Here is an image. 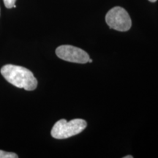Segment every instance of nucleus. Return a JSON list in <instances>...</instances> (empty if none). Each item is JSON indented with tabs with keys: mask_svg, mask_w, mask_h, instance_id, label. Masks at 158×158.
<instances>
[{
	"mask_svg": "<svg viewBox=\"0 0 158 158\" xmlns=\"http://www.w3.org/2000/svg\"><path fill=\"white\" fill-rule=\"evenodd\" d=\"M1 74L7 81L18 88L32 91L37 86V81L31 71L23 67L14 64L4 65L1 69Z\"/></svg>",
	"mask_w": 158,
	"mask_h": 158,
	"instance_id": "obj_1",
	"label": "nucleus"
},
{
	"mask_svg": "<svg viewBox=\"0 0 158 158\" xmlns=\"http://www.w3.org/2000/svg\"><path fill=\"white\" fill-rule=\"evenodd\" d=\"M86 125V122L81 118H75L70 122L63 118L54 124L51 134L56 139H65L81 133Z\"/></svg>",
	"mask_w": 158,
	"mask_h": 158,
	"instance_id": "obj_2",
	"label": "nucleus"
},
{
	"mask_svg": "<svg viewBox=\"0 0 158 158\" xmlns=\"http://www.w3.org/2000/svg\"><path fill=\"white\" fill-rule=\"evenodd\" d=\"M106 22L110 29L119 31H127L131 28L132 21L126 10L114 7L106 15Z\"/></svg>",
	"mask_w": 158,
	"mask_h": 158,
	"instance_id": "obj_3",
	"label": "nucleus"
},
{
	"mask_svg": "<svg viewBox=\"0 0 158 158\" xmlns=\"http://www.w3.org/2000/svg\"><path fill=\"white\" fill-rule=\"evenodd\" d=\"M56 54L59 59L69 62L85 64L88 62L89 55L86 51L78 47L63 45L56 49Z\"/></svg>",
	"mask_w": 158,
	"mask_h": 158,
	"instance_id": "obj_4",
	"label": "nucleus"
},
{
	"mask_svg": "<svg viewBox=\"0 0 158 158\" xmlns=\"http://www.w3.org/2000/svg\"><path fill=\"white\" fill-rule=\"evenodd\" d=\"M19 157L15 153L8 152L0 150V158H17Z\"/></svg>",
	"mask_w": 158,
	"mask_h": 158,
	"instance_id": "obj_5",
	"label": "nucleus"
},
{
	"mask_svg": "<svg viewBox=\"0 0 158 158\" xmlns=\"http://www.w3.org/2000/svg\"><path fill=\"white\" fill-rule=\"evenodd\" d=\"M5 6L7 8L10 9L12 7H13V6L15 5V2L16 0H3Z\"/></svg>",
	"mask_w": 158,
	"mask_h": 158,
	"instance_id": "obj_6",
	"label": "nucleus"
},
{
	"mask_svg": "<svg viewBox=\"0 0 158 158\" xmlns=\"http://www.w3.org/2000/svg\"><path fill=\"white\" fill-rule=\"evenodd\" d=\"M133 156H131V155H128V156H124V158H133Z\"/></svg>",
	"mask_w": 158,
	"mask_h": 158,
	"instance_id": "obj_7",
	"label": "nucleus"
},
{
	"mask_svg": "<svg viewBox=\"0 0 158 158\" xmlns=\"http://www.w3.org/2000/svg\"><path fill=\"white\" fill-rule=\"evenodd\" d=\"M149 1L151 2H157V0H149Z\"/></svg>",
	"mask_w": 158,
	"mask_h": 158,
	"instance_id": "obj_8",
	"label": "nucleus"
},
{
	"mask_svg": "<svg viewBox=\"0 0 158 158\" xmlns=\"http://www.w3.org/2000/svg\"><path fill=\"white\" fill-rule=\"evenodd\" d=\"M88 62H90V63H92V59H89Z\"/></svg>",
	"mask_w": 158,
	"mask_h": 158,
	"instance_id": "obj_9",
	"label": "nucleus"
}]
</instances>
